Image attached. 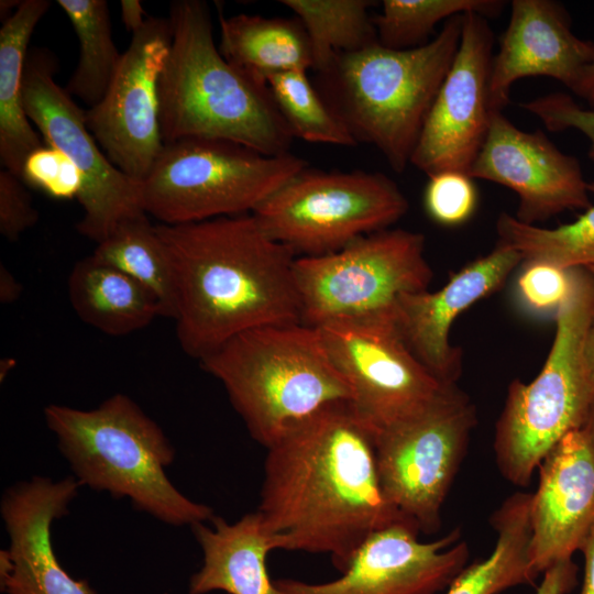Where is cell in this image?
<instances>
[{"instance_id": "6da1fadb", "label": "cell", "mask_w": 594, "mask_h": 594, "mask_svg": "<svg viewBox=\"0 0 594 594\" xmlns=\"http://www.w3.org/2000/svg\"><path fill=\"white\" fill-rule=\"evenodd\" d=\"M266 450L256 510L277 549L328 554L343 573L373 532L411 521L387 499L374 432L349 402L295 424Z\"/></svg>"}, {"instance_id": "7a4b0ae2", "label": "cell", "mask_w": 594, "mask_h": 594, "mask_svg": "<svg viewBox=\"0 0 594 594\" xmlns=\"http://www.w3.org/2000/svg\"><path fill=\"white\" fill-rule=\"evenodd\" d=\"M155 229L173 266L176 334L187 355L201 361L244 331L302 322L297 256L253 213Z\"/></svg>"}, {"instance_id": "3957f363", "label": "cell", "mask_w": 594, "mask_h": 594, "mask_svg": "<svg viewBox=\"0 0 594 594\" xmlns=\"http://www.w3.org/2000/svg\"><path fill=\"white\" fill-rule=\"evenodd\" d=\"M170 46L158 79L164 144L186 138L221 139L265 155L289 152L294 135L268 86L228 62L215 43L209 4H169Z\"/></svg>"}, {"instance_id": "277c9868", "label": "cell", "mask_w": 594, "mask_h": 594, "mask_svg": "<svg viewBox=\"0 0 594 594\" xmlns=\"http://www.w3.org/2000/svg\"><path fill=\"white\" fill-rule=\"evenodd\" d=\"M463 14L447 20L428 43L393 50L375 42L336 55L315 87L353 139L375 146L403 173L459 47Z\"/></svg>"}, {"instance_id": "5b68a950", "label": "cell", "mask_w": 594, "mask_h": 594, "mask_svg": "<svg viewBox=\"0 0 594 594\" xmlns=\"http://www.w3.org/2000/svg\"><path fill=\"white\" fill-rule=\"evenodd\" d=\"M44 416L80 485L127 497L134 509L172 526L191 527L216 517L211 507L186 497L168 480L165 469L175 449L127 395L114 394L90 410L48 405Z\"/></svg>"}, {"instance_id": "8992f818", "label": "cell", "mask_w": 594, "mask_h": 594, "mask_svg": "<svg viewBox=\"0 0 594 594\" xmlns=\"http://www.w3.org/2000/svg\"><path fill=\"white\" fill-rule=\"evenodd\" d=\"M199 362L265 448L320 409L352 402L319 329L302 322L244 331Z\"/></svg>"}, {"instance_id": "52a82bcc", "label": "cell", "mask_w": 594, "mask_h": 594, "mask_svg": "<svg viewBox=\"0 0 594 594\" xmlns=\"http://www.w3.org/2000/svg\"><path fill=\"white\" fill-rule=\"evenodd\" d=\"M570 271L571 290L556 310V336L546 363L530 383L515 380L508 385L496 424L498 469L521 487L565 435L581 429L594 398L585 358L594 315V276L587 268Z\"/></svg>"}, {"instance_id": "ba28073f", "label": "cell", "mask_w": 594, "mask_h": 594, "mask_svg": "<svg viewBox=\"0 0 594 594\" xmlns=\"http://www.w3.org/2000/svg\"><path fill=\"white\" fill-rule=\"evenodd\" d=\"M307 166L292 153L271 156L228 140L186 138L164 144L140 182V207L164 224L252 213Z\"/></svg>"}, {"instance_id": "9c48e42d", "label": "cell", "mask_w": 594, "mask_h": 594, "mask_svg": "<svg viewBox=\"0 0 594 594\" xmlns=\"http://www.w3.org/2000/svg\"><path fill=\"white\" fill-rule=\"evenodd\" d=\"M301 321L311 327L393 316L399 296L427 290L433 274L425 237L385 229L320 256H298Z\"/></svg>"}, {"instance_id": "30bf717a", "label": "cell", "mask_w": 594, "mask_h": 594, "mask_svg": "<svg viewBox=\"0 0 594 594\" xmlns=\"http://www.w3.org/2000/svg\"><path fill=\"white\" fill-rule=\"evenodd\" d=\"M408 207L399 187L382 173L307 166L252 213L271 238L298 257L329 254L388 229Z\"/></svg>"}, {"instance_id": "8fae6325", "label": "cell", "mask_w": 594, "mask_h": 594, "mask_svg": "<svg viewBox=\"0 0 594 594\" xmlns=\"http://www.w3.org/2000/svg\"><path fill=\"white\" fill-rule=\"evenodd\" d=\"M475 424L474 404L454 384L420 411L374 435L382 488L419 531L440 529L441 508Z\"/></svg>"}, {"instance_id": "7c38bea8", "label": "cell", "mask_w": 594, "mask_h": 594, "mask_svg": "<svg viewBox=\"0 0 594 594\" xmlns=\"http://www.w3.org/2000/svg\"><path fill=\"white\" fill-rule=\"evenodd\" d=\"M57 58L48 50L28 54L22 100L24 111L44 142L63 152L79 169L84 185L77 200L82 217L77 231L95 241L105 240L125 217L143 211L140 182L121 172L89 131L85 110L54 76Z\"/></svg>"}, {"instance_id": "4fadbf2b", "label": "cell", "mask_w": 594, "mask_h": 594, "mask_svg": "<svg viewBox=\"0 0 594 594\" xmlns=\"http://www.w3.org/2000/svg\"><path fill=\"white\" fill-rule=\"evenodd\" d=\"M317 328L351 388L353 410L374 435L420 411L447 386L407 348L393 316Z\"/></svg>"}, {"instance_id": "5bb4252c", "label": "cell", "mask_w": 594, "mask_h": 594, "mask_svg": "<svg viewBox=\"0 0 594 594\" xmlns=\"http://www.w3.org/2000/svg\"><path fill=\"white\" fill-rule=\"evenodd\" d=\"M170 38L168 18L148 16L132 34L103 98L85 110L87 127L105 154L136 182L164 146L157 88Z\"/></svg>"}, {"instance_id": "9a60e30c", "label": "cell", "mask_w": 594, "mask_h": 594, "mask_svg": "<svg viewBox=\"0 0 594 594\" xmlns=\"http://www.w3.org/2000/svg\"><path fill=\"white\" fill-rule=\"evenodd\" d=\"M493 45L487 18L464 13L458 51L410 158L428 177L442 172L470 175L494 112L490 97Z\"/></svg>"}, {"instance_id": "2e32d148", "label": "cell", "mask_w": 594, "mask_h": 594, "mask_svg": "<svg viewBox=\"0 0 594 594\" xmlns=\"http://www.w3.org/2000/svg\"><path fill=\"white\" fill-rule=\"evenodd\" d=\"M419 529L400 521L373 532L342 575L324 583L274 580L283 594H436L466 566L469 547L453 529L430 542Z\"/></svg>"}, {"instance_id": "e0dca14e", "label": "cell", "mask_w": 594, "mask_h": 594, "mask_svg": "<svg viewBox=\"0 0 594 594\" xmlns=\"http://www.w3.org/2000/svg\"><path fill=\"white\" fill-rule=\"evenodd\" d=\"M470 176L516 193L514 217L526 224L592 205L588 182L576 157L561 152L540 130H520L503 111L493 112Z\"/></svg>"}, {"instance_id": "ac0fdd59", "label": "cell", "mask_w": 594, "mask_h": 594, "mask_svg": "<svg viewBox=\"0 0 594 594\" xmlns=\"http://www.w3.org/2000/svg\"><path fill=\"white\" fill-rule=\"evenodd\" d=\"M80 486L75 476L53 481L35 475L4 491L0 513L10 546L0 552L1 592L96 594L86 580L62 568L52 543V524L68 513Z\"/></svg>"}, {"instance_id": "d6986e66", "label": "cell", "mask_w": 594, "mask_h": 594, "mask_svg": "<svg viewBox=\"0 0 594 594\" xmlns=\"http://www.w3.org/2000/svg\"><path fill=\"white\" fill-rule=\"evenodd\" d=\"M521 261L517 251L497 242L492 252L468 264L439 290L398 297L393 314L397 332L440 383L457 384L462 371V352L450 342L454 320L503 286Z\"/></svg>"}, {"instance_id": "ffe728a7", "label": "cell", "mask_w": 594, "mask_h": 594, "mask_svg": "<svg viewBox=\"0 0 594 594\" xmlns=\"http://www.w3.org/2000/svg\"><path fill=\"white\" fill-rule=\"evenodd\" d=\"M539 469L530 509V559L538 574L571 560L594 527V451L582 430H573Z\"/></svg>"}, {"instance_id": "44dd1931", "label": "cell", "mask_w": 594, "mask_h": 594, "mask_svg": "<svg viewBox=\"0 0 594 594\" xmlns=\"http://www.w3.org/2000/svg\"><path fill=\"white\" fill-rule=\"evenodd\" d=\"M594 58V42L576 36L564 8L552 0H514L508 26L493 56L490 97L503 111L510 88L525 77H549L569 90Z\"/></svg>"}, {"instance_id": "7402d4cb", "label": "cell", "mask_w": 594, "mask_h": 594, "mask_svg": "<svg viewBox=\"0 0 594 594\" xmlns=\"http://www.w3.org/2000/svg\"><path fill=\"white\" fill-rule=\"evenodd\" d=\"M202 550V565L191 575L189 594H283L266 569V557L277 550L257 510L230 524L217 516L190 527Z\"/></svg>"}, {"instance_id": "603a6c76", "label": "cell", "mask_w": 594, "mask_h": 594, "mask_svg": "<svg viewBox=\"0 0 594 594\" xmlns=\"http://www.w3.org/2000/svg\"><path fill=\"white\" fill-rule=\"evenodd\" d=\"M68 295L81 321L109 336L135 332L163 316L158 299L146 287L91 255L72 270Z\"/></svg>"}, {"instance_id": "cb8c5ba5", "label": "cell", "mask_w": 594, "mask_h": 594, "mask_svg": "<svg viewBox=\"0 0 594 594\" xmlns=\"http://www.w3.org/2000/svg\"><path fill=\"white\" fill-rule=\"evenodd\" d=\"M50 7L48 0H22L0 29V161L18 176L29 153L43 144L24 111L22 89L30 40Z\"/></svg>"}, {"instance_id": "d4e9b609", "label": "cell", "mask_w": 594, "mask_h": 594, "mask_svg": "<svg viewBox=\"0 0 594 594\" xmlns=\"http://www.w3.org/2000/svg\"><path fill=\"white\" fill-rule=\"evenodd\" d=\"M219 51L231 64L266 82L273 74L312 69L308 36L297 19L219 11Z\"/></svg>"}, {"instance_id": "484cf974", "label": "cell", "mask_w": 594, "mask_h": 594, "mask_svg": "<svg viewBox=\"0 0 594 594\" xmlns=\"http://www.w3.org/2000/svg\"><path fill=\"white\" fill-rule=\"evenodd\" d=\"M531 493H515L492 516L497 540L491 554L465 566L446 594H497L532 583L539 575L531 564Z\"/></svg>"}, {"instance_id": "4316f807", "label": "cell", "mask_w": 594, "mask_h": 594, "mask_svg": "<svg viewBox=\"0 0 594 594\" xmlns=\"http://www.w3.org/2000/svg\"><path fill=\"white\" fill-rule=\"evenodd\" d=\"M91 256L146 287L160 301L163 317L175 318L176 292L173 266L155 224L144 211L123 218Z\"/></svg>"}, {"instance_id": "83f0119b", "label": "cell", "mask_w": 594, "mask_h": 594, "mask_svg": "<svg viewBox=\"0 0 594 594\" xmlns=\"http://www.w3.org/2000/svg\"><path fill=\"white\" fill-rule=\"evenodd\" d=\"M79 41V58L65 90L73 98L96 106L106 95L121 59L114 44L108 2L57 0Z\"/></svg>"}, {"instance_id": "f1b7e54d", "label": "cell", "mask_w": 594, "mask_h": 594, "mask_svg": "<svg viewBox=\"0 0 594 594\" xmlns=\"http://www.w3.org/2000/svg\"><path fill=\"white\" fill-rule=\"evenodd\" d=\"M304 26L314 67L322 70L336 55L377 42L369 0H282Z\"/></svg>"}, {"instance_id": "f546056e", "label": "cell", "mask_w": 594, "mask_h": 594, "mask_svg": "<svg viewBox=\"0 0 594 594\" xmlns=\"http://www.w3.org/2000/svg\"><path fill=\"white\" fill-rule=\"evenodd\" d=\"M594 196V182L588 183ZM499 243L517 251L525 263L542 262L563 270L594 266V204L575 221L553 229L526 224L502 212L496 221Z\"/></svg>"}, {"instance_id": "4dcf8cb0", "label": "cell", "mask_w": 594, "mask_h": 594, "mask_svg": "<svg viewBox=\"0 0 594 594\" xmlns=\"http://www.w3.org/2000/svg\"><path fill=\"white\" fill-rule=\"evenodd\" d=\"M498 0H384L373 16L377 42L393 50H409L428 43L437 24L469 12L485 18L498 15Z\"/></svg>"}, {"instance_id": "1f68e13d", "label": "cell", "mask_w": 594, "mask_h": 594, "mask_svg": "<svg viewBox=\"0 0 594 594\" xmlns=\"http://www.w3.org/2000/svg\"><path fill=\"white\" fill-rule=\"evenodd\" d=\"M266 84L294 138L339 146L358 144L322 99L307 70L273 74Z\"/></svg>"}, {"instance_id": "d6a6232c", "label": "cell", "mask_w": 594, "mask_h": 594, "mask_svg": "<svg viewBox=\"0 0 594 594\" xmlns=\"http://www.w3.org/2000/svg\"><path fill=\"white\" fill-rule=\"evenodd\" d=\"M20 178L55 199L78 198L84 179L76 165L56 147L42 144L25 157Z\"/></svg>"}, {"instance_id": "836d02e7", "label": "cell", "mask_w": 594, "mask_h": 594, "mask_svg": "<svg viewBox=\"0 0 594 594\" xmlns=\"http://www.w3.org/2000/svg\"><path fill=\"white\" fill-rule=\"evenodd\" d=\"M428 178L424 202L429 217L447 227L464 223L477 202L473 178L459 172H442Z\"/></svg>"}, {"instance_id": "e575fe53", "label": "cell", "mask_w": 594, "mask_h": 594, "mask_svg": "<svg viewBox=\"0 0 594 594\" xmlns=\"http://www.w3.org/2000/svg\"><path fill=\"white\" fill-rule=\"evenodd\" d=\"M520 107L537 117L551 132L575 130L588 141L587 156L594 162V110L581 107L565 92H551Z\"/></svg>"}, {"instance_id": "d590c367", "label": "cell", "mask_w": 594, "mask_h": 594, "mask_svg": "<svg viewBox=\"0 0 594 594\" xmlns=\"http://www.w3.org/2000/svg\"><path fill=\"white\" fill-rule=\"evenodd\" d=\"M525 264L518 279L525 302L536 310H557L571 290V271L542 262Z\"/></svg>"}, {"instance_id": "8d00e7d4", "label": "cell", "mask_w": 594, "mask_h": 594, "mask_svg": "<svg viewBox=\"0 0 594 594\" xmlns=\"http://www.w3.org/2000/svg\"><path fill=\"white\" fill-rule=\"evenodd\" d=\"M38 220V212L25 184L11 170L0 172V233L15 242Z\"/></svg>"}, {"instance_id": "74e56055", "label": "cell", "mask_w": 594, "mask_h": 594, "mask_svg": "<svg viewBox=\"0 0 594 594\" xmlns=\"http://www.w3.org/2000/svg\"><path fill=\"white\" fill-rule=\"evenodd\" d=\"M576 571L572 559L557 562L543 572L536 594H566L576 584Z\"/></svg>"}, {"instance_id": "f35d334b", "label": "cell", "mask_w": 594, "mask_h": 594, "mask_svg": "<svg viewBox=\"0 0 594 594\" xmlns=\"http://www.w3.org/2000/svg\"><path fill=\"white\" fill-rule=\"evenodd\" d=\"M120 10L122 23L125 30L132 34L139 31L148 18L139 0H121Z\"/></svg>"}, {"instance_id": "ab89813d", "label": "cell", "mask_w": 594, "mask_h": 594, "mask_svg": "<svg viewBox=\"0 0 594 594\" xmlns=\"http://www.w3.org/2000/svg\"><path fill=\"white\" fill-rule=\"evenodd\" d=\"M570 91L594 110V58L583 68Z\"/></svg>"}, {"instance_id": "60d3db41", "label": "cell", "mask_w": 594, "mask_h": 594, "mask_svg": "<svg viewBox=\"0 0 594 594\" xmlns=\"http://www.w3.org/2000/svg\"><path fill=\"white\" fill-rule=\"evenodd\" d=\"M581 551L585 559L584 581L581 594H594V527L585 539Z\"/></svg>"}, {"instance_id": "b9f144b4", "label": "cell", "mask_w": 594, "mask_h": 594, "mask_svg": "<svg viewBox=\"0 0 594 594\" xmlns=\"http://www.w3.org/2000/svg\"><path fill=\"white\" fill-rule=\"evenodd\" d=\"M22 292V286L11 272L0 265V300L2 304H11L15 301Z\"/></svg>"}, {"instance_id": "7bdbcfd3", "label": "cell", "mask_w": 594, "mask_h": 594, "mask_svg": "<svg viewBox=\"0 0 594 594\" xmlns=\"http://www.w3.org/2000/svg\"><path fill=\"white\" fill-rule=\"evenodd\" d=\"M585 358L590 374L594 381V315L592 317L585 340Z\"/></svg>"}, {"instance_id": "ee69618b", "label": "cell", "mask_w": 594, "mask_h": 594, "mask_svg": "<svg viewBox=\"0 0 594 594\" xmlns=\"http://www.w3.org/2000/svg\"><path fill=\"white\" fill-rule=\"evenodd\" d=\"M581 430L584 433L586 440L588 441V443L591 444L594 451V398L590 405L588 411L581 427Z\"/></svg>"}, {"instance_id": "f6af8a7d", "label": "cell", "mask_w": 594, "mask_h": 594, "mask_svg": "<svg viewBox=\"0 0 594 594\" xmlns=\"http://www.w3.org/2000/svg\"><path fill=\"white\" fill-rule=\"evenodd\" d=\"M21 3H22L21 0H1L0 1L1 23L6 22L9 18H11L14 14V12L18 10Z\"/></svg>"}, {"instance_id": "bcb514c9", "label": "cell", "mask_w": 594, "mask_h": 594, "mask_svg": "<svg viewBox=\"0 0 594 594\" xmlns=\"http://www.w3.org/2000/svg\"><path fill=\"white\" fill-rule=\"evenodd\" d=\"M587 270H588V271L593 274V276H594V266H593V267H590V268H587Z\"/></svg>"}]
</instances>
